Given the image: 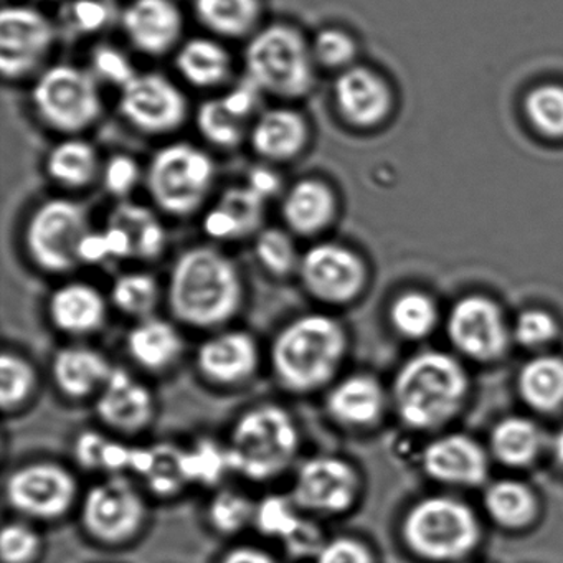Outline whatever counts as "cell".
I'll return each mask as SVG.
<instances>
[{
	"mask_svg": "<svg viewBox=\"0 0 563 563\" xmlns=\"http://www.w3.org/2000/svg\"><path fill=\"white\" fill-rule=\"evenodd\" d=\"M242 279L235 263L212 246H196L177 258L170 272L169 308L184 324L213 329L229 322L242 305Z\"/></svg>",
	"mask_w": 563,
	"mask_h": 563,
	"instance_id": "6da1fadb",
	"label": "cell"
},
{
	"mask_svg": "<svg viewBox=\"0 0 563 563\" xmlns=\"http://www.w3.org/2000/svg\"><path fill=\"white\" fill-rule=\"evenodd\" d=\"M345 347L344 329L331 316H301L273 341V374L286 390L309 394L334 377Z\"/></svg>",
	"mask_w": 563,
	"mask_h": 563,
	"instance_id": "7a4b0ae2",
	"label": "cell"
},
{
	"mask_svg": "<svg viewBox=\"0 0 563 563\" xmlns=\"http://www.w3.org/2000/svg\"><path fill=\"white\" fill-rule=\"evenodd\" d=\"M299 430L278 405L250 408L233 424L225 446L230 471L263 483L288 470L299 451Z\"/></svg>",
	"mask_w": 563,
	"mask_h": 563,
	"instance_id": "3957f363",
	"label": "cell"
},
{
	"mask_svg": "<svg viewBox=\"0 0 563 563\" xmlns=\"http://www.w3.org/2000/svg\"><path fill=\"white\" fill-rule=\"evenodd\" d=\"M466 390L456 361L428 352L408 362L395 380V401L410 427L434 428L453 417Z\"/></svg>",
	"mask_w": 563,
	"mask_h": 563,
	"instance_id": "277c9868",
	"label": "cell"
},
{
	"mask_svg": "<svg viewBox=\"0 0 563 563\" xmlns=\"http://www.w3.org/2000/svg\"><path fill=\"white\" fill-rule=\"evenodd\" d=\"M311 45L298 29L273 24L250 41L245 51L246 74L266 93L286 100L306 97L314 87Z\"/></svg>",
	"mask_w": 563,
	"mask_h": 563,
	"instance_id": "5b68a950",
	"label": "cell"
},
{
	"mask_svg": "<svg viewBox=\"0 0 563 563\" xmlns=\"http://www.w3.org/2000/svg\"><path fill=\"white\" fill-rule=\"evenodd\" d=\"M216 164L209 154L189 143L163 147L147 169V190L163 212L192 216L212 190Z\"/></svg>",
	"mask_w": 563,
	"mask_h": 563,
	"instance_id": "8992f818",
	"label": "cell"
},
{
	"mask_svg": "<svg viewBox=\"0 0 563 563\" xmlns=\"http://www.w3.org/2000/svg\"><path fill=\"white\" fill-rule=\"evenodd\" d=\"M404 536L411 552L430 562H456L477 543L473 514L456 500L434 497L413 507L405 520Z\"/></svg>",
	"mask_w": 563,
	"mask_h": 563,
	"instance_id": "52a82bcc",
	"label": "cell"
},
{
	"mask_svg": "<svg viewBox=\"0 0 563 563\" xmlns=\"http://www.w3.org/2000/svg\"><path fill=\"white\" fill-rule=\"evenodd\" d=\"M32 103L48 128L67 134L87 130L101 114L93 75L71 65L48 68L32 90Z\"/></svg>",
	"mask_w": 563,
	"mask_h": 563,
	"instance_id": "ba28073f",
	"label": "cell"
},
{
	"mask_svg": "<svg viewBox=\"0 0 563 563\" xmlns=\"http://www.w3.org/2000/svg\"><path fill=\"white\" fill-rule=\"evenodd\" d=\"M90 232L87 210L67 199L42 203L25 229L29 256L48 273H67L80 263L78 253Z\"/></svg>",
	"mask_w": 563,
	"mask_h": 563,
	"instance_id": "9c48e42d",
	"label": "cell"
},
{
	"mask_svg": "<svg viewBox=\"0 0 563 563\" xmlns=\"http://www.w3.org/2000/svg\"><path fill=\"white\" fill-rule=\"evenodd\" d=\"M146 516L143 497L123 474L91 486L81 503L85 530L103 543L126 542L140 532Z\"/></svg>",
	"mask_w": 563,
	"mask_h": 563,
	"instance_id": "30bf717a",
	"label": "cell"
},
{
	"mask_svg": "<svg viewBox=\"0 0 563 563\" xmlns=\"http://www.w3.org/2000/svg\"><path fill=\"white\" fill-rule=\"evenodd\" d=\"M9 506L34 519L52 520L67 514L78 496L74 474L52 461L25 464L5 484Z\"/></svg>",
	"mask_w": 563,
	"mask_h": 563,
	"instance_id": "8fae6325",
	"label": "cell"
},
{
	"mask_svg": "<svg viewBox=\"0 0 563 563\" xmlns=\"http://www.w3.org/2000/svg\"><path fill=\"white\" fill-rule=\"evenodd\" d=\"M120 110L141 133L169 134L187 120L189 103L183 91L159 74L137 75L123 88Z\"/></svg>",
	"mask_w": 563,
	"mask_h": 563,
	"instance_id": "7c38bea8",
	"label": "cell"
},
{
	"mask_svg": "<svg viewBox=\"0 0 563 563\" xmlns=\"http://www.w3.org/2000/svg\"><path fill=\"white\" fill-rule=\"evenodd\" d=\"M55 42L52 22L25 5L5 8L0 15V70L19 80L42 64Z\"/></svg>",
	"mask_w": 563,
	"mask_h": 563,
	"instance_id": "4fadbf2b",
	"label": "cell"
},
{
	"mask_svg": "<svg viewBox=\"0 0 563 563\" xmlns=\"http://www.w3.org/2000/svg\"><path fill=\"white\" fill-rule=\"evenodd\" d=\"M358 476L347 461L314 456L296 473L291 499L299 510L311 514H342L354 504Z\"/></svg>",
	"mask_w": 563,
	"mask_h": 563,
	"instance_id": "5bb4252c",
	"label": "cell"
},
{
	"mask_svg": "<svg viewBox=\"0 0 563 563\" xmlns=\"http://www.w3.org/2000/svg\"><path fill=\"white\" fill-rule=\"evenodd\" d=\"M298 272L309 295L329 305L352 301L365 282L361 258L338 243L311 246L299 262Z\"/></svg>",
	"mask_w": 563,
	"mask_h": 563,
	"instance_id": "9a60e30c",
	"label": "cell"
},
{
	"mask_svg": "<svg viewBox=\"0 0 563 563\" xmlns=\"http://www.w3.org/2000/svg\"><path fill=\"white\" fill-rule=\"evenodd\" d=\"M123 31L141 54L163 57L183 37V12L174 0H133L123 12Z\"/></svg>",
	"mask_w": 563,
	"mask_h": 563,
	"instance_id": "2e32d148",
	"label": "cell"
},
{
	"mask_svg": "<svg viewBox=\"0 0 563 563\" xmlns=\"http://www.w3.org/2000/svg\"><path fill=\"white\" fill-rule=\"evenodd\" d=\"M450 335L460 351L479 361L496 358L507 345V332L499 309L494 302L477 296L454 306Z\"/></svg>",
	"mask_w": 563,
	"mask_h": 563,
	"instance_id": "e0dca14e",
	"label": "cell"
},
{
	"mask_svg": "<svg viewBox=\"0 0 563 563\" xmlns=\"http://www.w3.org/2000/svg\"><path fill=\"white\" fill-rule=\"evenodd\" d=\"M97 413L113 430L136 433L153 420V394L130 372L113 367L107 384L98 391Z\"/></svg>",
	"mask_w": 563,
	"mask_h": 563,
	"instance_id": "ac0fdd59",
	"label": "cell"
},
{
	"mask_svg": "<svg viewBox=\"0 0 563 563\" xmlns=\"http://www.w3.org/2000/svg\"><path fill=\"white\" fill-rule=\"evenodd\" d=\"M341 117L355 128H374L387 118L391 95L387 84L365 67H351L334 84Z\"/></svg>",
	"mask_w": 563,
	"mask_h": 563,
	"instance_id": "d6986e66",
	"label": "cell"
},
{
	"mask_svg": "<svg viewBox=\"0 0 563 563\" xmlns=\"http://www.w3.org/2000/svg\"><path fill=\"white\" fill-rule=\"evenodd\" d=\"M255 339L243 331H223L200 345L197 365L213 384L236 385L249 380L258 367Z\"/></svg>",
	"mask_w": 563,
	"mask_h": 563,
	"instance_id": "ffe728a7",
	"label": "cell"
},
{
	"mask_svg": "<svg viewBox=\"0 0 563 563\" xmlns=\"http://www.w3.org/2000/svg\"><path fill=\"white\" fill-rule=\"evenodd\" d=\"M107 308L103 295L87 283L60 286L48 301L55 328L71 335L97 332L107 321Z\"/></svg>",
	"mask_w": 563,
	"mask_h": 563,
	"instance_id": "44dd1931",
	"label": "cell"
},
{
	"mask_svg": "<svg viewBox=\"0 0 563 563\" xmlns=\"http://www.w3.org/2000/svg\"><path fill=\"white\" fill-rule=\"evenodd\" d=\"M305 117L289 108L266 111L253 124L252 146L256 154L273 163L295 159L308 144Z\"/></svg>",
	"mask_w": 563,
	"mask_h": 563,
	"instance_id": "7402d4cb",
	"label": "cell"
},
{
	"mask_svg": "<svg viewBox=\"0 0 563 563\" xmlns=\"http://www.w3.org/2000/svg\"><path fill=\"white\" fill-rule=\"evenodd\" d=\"M424 467L434 479L467 486L483 483L487 473L483 450L473 440L460 434L431 443L424 453Z\"/></svg>",
	"mask_w": 563,
	"mask_h": 563,
	"instance_id": "603a6c76",
	"label": "cell"
},
{
	"mask_svg": "<svg viewBox=\"0 0 563 563\" xmlns=\"http://www.w3.org/2000/svg\"><path fill=\"white\" fill-rule=\"evenodd\" d=\"M282 213L286 225L296 235H318L328 229L334 219V192L322 180H299L286 194Z\"/></svg>",
	"mask_w": 563,
	"mask_h": 563,
	"instance_id": "cb8c5ba5",
	"label": "cell"
},
{
	"mask_svg": "<svg viewBox=\"0 0 563 563\" xmlns=\"http://www.w3.org/2000/svg\"><path fill=\"white\" fill-rule=\"evenodd\" d=\"M110 362L101 352L81 345L62 349L52 365L55 384L70 398H85L100 391L110 377Z\"/></svg>",
	"mask_w": 563,
	"mask_h": 563,
	"instance_id": "d4e9b609",
	"label": "cell"
},
{
	"mask_svg": "<svg viewBox=\"0 0 563 563\" xmlns=\"http://www.w3.org/2000/svg\"><path fill=\"white\" fill-rule=\"evenodd\" d=\"M126 347L137 365L161 372L176 364L184 351V339L169 321L151 316L131 329Z\"/></svg>",
	"mask_w": 563,
	"mask_h": 563,
	"instance_id": "484cf974",
	"label": "cell"
},
{
	"mask_svg": "<svg viewBox=\"0 0 563 563\" xmlns=\"http://www.w3.org/2000/svg\"><path fill=\"white\" fill-rule=\"evenodd\" d=\"M384 408L380 385L367 375H352L332 387L328 410L334 420L347 427L374 423Z\"/></svg>",
	"mask_w": 563,
	"mask_h": 563,
	"instance_id": "4316f807",
	"label": "cell"
},
{
	"mask_svg": "<svg viewBox=\"0 0 563 563\" xmlns=\"http://www.w3.org/2000/svg\"><path fill=\"white\" fill-rule=\"evenodd\" d=\"M177 70L197 88H216L232 75V57L219 42L196 37L180 47Z\"/></svg>",
	"mask_w": 563,
	"mask_h": 563,
	"instance_id": "83f0119b",
	"label": "cell"
},
{
	"mask_svg": "<svg viewBox=\"0 0 563 563\" xmlns=\"http://www.w3.org/2000/svg\"><path fill=\"white\" fill-rule=\"evenodd\" d=\"M194 12L203 27L223 38L252 34L262 18L260 0H194Z\"/></svg>",
	"mask_w": 563,
	"mask_h": 563,
	"instance_id": "f1b7e54d",
	"label": "cell"
},
{
	"mask_svg": "<svg viewBox=\"0 0 563 563\" xmlns=\"http://www.w3.org/2000/svg\"><path fill=\"white\" fill-rule=\"evenodd\" d=\"M47 173L55 183L68 189L87 187L100 173L97 150L87 141H64L48 154Z\"/></svg>",
	"mask_w": 563,
	"mask_h": 563,
	"instance_id": "f546056e",
	"label": "cell"
},
{
	"mask_svg": "<svg viewBox=\"0 0 563 563\" xmlns=\"http://www.w3.org/2000/svg\"><path fill=\"white\" fill-rule=\"evenodd\" d=\"M108 223L121 227L133 243L134 258L154 260L166 249L167 235L163 223L146 207L120 203Z\"/></svg>",
	"mask_w": 563,
	"mask_h": 563,
	"instance_id": "4dcf8cb0",
	"label": "cell"
},
{
	"mask_svg": "<svg viewBox=\"0 0 563 563\" xmlns=\"http://www.w3.org/2000/svg\"><path fill=\"white\" fill-rule=\"evenodd\" d=\"M520 394L537 410L552 411L563 404V361L539 357L526 365L519 377Z\"/></svg>",
	"mask_w": 563,
	"mask_h": 563,
	"instance_id": "1f68e13d",
	"label": "cell"
},
{
	"mask_svg": "<svg viewBox=\"0 0 563 563\" xmlns=\"http://www.w3.org/2000/svg\"><path fill=\"white\" fill-rule=\"evenodd\" d=\"M74 453L85 470L107 471L113 476L124 471L133 473L136 448L111 440L98 431H84L75 441Z\"/></svg>",
	"mask_w": 563,
	"mask_h": 563,
	"instance_id": "d6a6232c",
	"label": "cell"
},
{
	"mask_svg": "<svg viewBox=\"0 0 563 563\" xmlns=\"http://www.w3.org/2000/svg\"><path fill=\"white\" fill-rule=\"evenodd\" d=\"M540 446V434L532 421L523 418H507L497 424L493 433L496 456L510 466H522L536 457Z\"/></svg>",
	"mask_w": 563,
	"mask_h": 563,
	"instance_id": "836d02e7",
	"label": "cell"
},
{
	"mask_svg": "<svg viewBox=\"0 0 563 563\" xmlns=\"http://www.w3.org/2000/svg\"><path fill=\"white\" fill-rule=\"evenodd\" d=\"M110 296L114 308L124 314L146 319L153 316L159 301V285L147 273H124L114 279Z\"/></svg>",
	"mask_w": 563,
	"mask_h": 563,
	"instance_id": "e575fe53",
	"label": "cell"
},
{
	"mask_svg": "<svg viewBox=\"0 0 563 563\" xmlns=\"http://www.w3.org/2000/svg\"><path fill=\"white\" fill-rule=\"evenodd\" d=\"M486 506L490 516L504 527L517 529L532 519L536 503L532 494L522 484L500 481L487 490Z\"/></svg>",
	"mask_w": 563,
	"mask_h": 563,
	"instance_id": "d590c367",
	"label": "cell"
},
{
	"mask_svg": "<svg viewBox=\"0 0 563 563\" xmlns=\"http://www.w3.org/2000/svg\"><path fill=\"white\" fill-rule=\"evenodd\" d=\"M197 128L210 144L222 150L240 146L245 137V121L230 113L222 98L206 101L199 108Z\"/></svg>",
	"mask_w": 563,
	"mask_h": 563,
	"instance_id": "8d00e7d4",
	"label": "cell"
},
{
	"mask_svg": "<svg viewBox=\"0 0 563 563\" xmlns=\"http://www.w3.org/2000/svg\"><path fill=\"white\" fill-rule=\"evenodd\" d=\"M37 375L31 362L22 355L4 352L0 357V405L14 411L34 394Z\"/></svg>",
	"mask_w": 563,
	"mask_h": 563,
	"instance_id": "74e56055",
	"label": "cell"
},
{
	"mask_svg": "<svg viewBox=\"0 0 563 563\" xmlns=\"http://www.w3.org/2000/svg\"><path fill=\"white\" fill-rule=\"evenodd\" d=\"M184 473L187 483H200L213 486L230 471L225 446H219L216 441L200 440L196 446L184 450Z\"/></svg>",
	"mask_w": 563,
	"mask_h": 563,
	"instance_id": "f35d334b",
	"label": "cell"
},
{
	"mask_svg": "<svg viewBox=\"0 0 563 563\" xmlns=\"http://www.w3.org/2000/svg\"><path fill=\"white\" fill-rule=\"evenodd\" d=\"M255 255L263 268L275 276H288L299 268L301 262L291 235L282 229H265L258 232Z\"/></svg>",
	"mask_w": 563,
	"mask_h": 563,
	"instance_id": "ab89813d",
	"label": "cell"
},
{
	"mask_svg": "<svg viewBox=\"0 0 563 563\" xmlns=\"http://www.w3.org/2000/svg\"><path fill=\"white\" fill-rule=\"evenodd\" d=\"M256 504L236 490H220L212 500H210L209 516L213 529L220 533H236L245 529L249 523L255 520Z\"/></svg>",
	"mask_w": 563,
	"mask_h": 563,
	"instance_id": "60d3db41",
	"label": "cell"
},
{
	"mask_svg": "<svg viewBox=\"0 0 563 563\" xmlns=\"http://www.w3.org/2000/svg\"><path fill=\"white\" fill-rule=\"evenodd\" d=\"M184 448L174 444L154 446V464L144 479L151 493L157 496H174L186 486V473L183 464Z\"/></svg>",
	"mask_w": 563,
	"mask_h": 563,
	"instance_id": "b9f144b4",
	"label": "cell"
},
{
	"mask_svg": "<svg viewBox=\"0 0 563 563\" xmlns=\"http://www.w3.org/2000/svg\"><path fill=\"white\" fill-rule=\"evenodd\" d=\"M390 316L397 331L411 339L430 334L437 322L433 302L420 292L400 296L391 306Z\"/></svg>",
	"mask_w": 563,
	"mask_h": 563,
	"instance_id": "7bdbcfd3",
	"label": "cell"
},
{
	"mask_svg": "<svg viewBox=\"0 0 563 563\" xmlns=\"http://www.w3.org/2000/svg\"><path fill=\"white\" fill-rule=\"evenodd\" d=\"M298 510L291 497L288 499L283 496H268L256 504L253 523L265 536L276 537L285 542L301 523L302 517Z\"/></svg>",
	"mask_w": 563,
	"mask_h": 563,
	"instance_id": "ee69618b",
	"label": "cell"
},
{
	"mask_svg": "<svg viewBox=\"0 0 563 563\" xmlns=\"http://www.w3.org/2000/svg\"><path fill=\"white\" fill-rule=\"evenodd\" d=\"M530 123L549 137H563V87L545 85L527 98Z\"/></svg>",
	"mask_w": 563,
	"mask_h": 563,
	"instance_id": "f6af8a7d",
	"label": "cell"
},
{
	"mask_svg": "<svg viewBox=\"0 0 563 563\" xmlns=\"http://www.w3.org/2000/svg\"><path fill=\"white\" fill-rule=\"evenodd\" d=\"M217 206L222 207L239 227L242 239L258 232L265 217V199L253 192L249 186L230 187L220 197Z\"/></svg>",
	"mask_w": 563,
	"mask_h": 563,
	"instance_id": "bcb514c9",
	"label": "cell"
},
{
	"mask_svg": "<svg viewBox=\"0 0 563 563\" xmlns=\"http://www.w3.org/2000/svg\"><path fill=\"white\" fill-rule=\"evenodd\" d=\"M311 51L316 64L321 67L347 70L357 55V45L347 32L341 29H324L316 35Z\"/></svg>",
	"mask_w": 563,
	"mask_h": 563,
	"instance_id": "7dc6e473",
	"label": "cell"
},
{
	"mask_svg": "<svg viewBox=\"0 0 563 563\" xmlns=\"http://www.w3.org/2000/svg\"><path fill=\"white\" fill-rule=\"evenodd\" d=\"M42 539L32 527L12 522L2 529L0 555L4 563H31L41 552Z\"/></svg>",
	"mask_w": 563,
	"mask_h": 563,
	"instance_id": "c3c4849f",
	"label": "cell"
},
{
	"mask_svg": "<svg viewBox=\"0 0 563 563\" xmlns=\"http://www.w3.org/2000/svg\"><path fill=\"white\" fill-rule=\"evenodd\" d=\"M91 65H93V74L98 78L114 85V87L124 88L137 77L130 58L111 45H100L95 48Z\"/></svg>",
	"mask_w": 563,
	"mask_h": 563,
	"instance_id": "681fc988",
	"label": "cell"
},
{
	"mask_svg": "<svg viewBox=\"0 0 563 563\" xmlns=\"http://www.w3.org/2000/svg\"><path fill=\"white\" fill-rule=\"evenodd\" d=\"M101 176H103L104 189L111 196L123 199L136 189L141 179V167L134 157L117 154L104 164Z\"/></svg>",
	"mask_w": 563,
	"mask_h": 563,
	"instance_id": "f907efd6",
	"label": "cell"
},
{
	"mask_svg": "<svg viewBox=\"0 0 563 563\" xmlns=\"http://www.w3.org/2000/svg\"><path fill=\"white\" fill-rule=\"evenodd\" d=\"M110 11L101 0H75L68 8V22L80 34H95L104 27Z\"/></svg>",
	"mask_w": 563,
	"mask_h": 563,
	"instance_id": "816d5d0a",
	"label": "cell"
},
{
	"mask_svg": "<svg viewBox=\"0 0 563 563\" xmlns=\"http://www.w3.org/2000/svg\"><path fill=\"white\" fill-rule=\"evenodd\" d=\"M516 335L520 344L536 347L545 344L555 335V322L545 312L527 311L517 321Z\"/></svg>",
	"mask_w": 563,
	"mask_h": 563,
	"instance_id": "f5cc1de1",
	"label": "cell"
},
{
	"mask_svg": "<svg viewBox=\"0 0 563 563\" xmlns=\"http://www.w3.org/2000/svg\"><path fill=\"white\" fill-rule=\"evenodd\" d=\"M316 563H374V559L364 543L341 537L324 543Z\"/></svg>",
	"mask_w": 563,
	"mask_h": 563,
	"instance_id": "db71d44e",
	"label": "cell"
},
{
	"mask_svg": "<svg viewBox=\"0 0 563 563\" xmlns=\"http://www.w3.org/2000/svg\"><path fill=\"white\" fill-rule=\"evenodd\" d=\"M324 543L321 530L309 519H302L295 533L285 540L286 549L295 556H318Z\"/></svg>",
	"mask_w": 563,
	"mask_h": 563,
	"instance_id": "11a10c76",
	"label": "cell"
},
{
	"mask_svg": "<svg viewBox=\"0 0 563 563\" xmlns=\"http://www.w3.org/2000/svg\"><path fill=\"white\" fill-rule=\"evenodd\" d=\"M260 91H262V88L249 78V80L229 91L225 97H222V101L230 113L235 114L236 118L246 123V120L255 113L256 107H258Z\"/></svg>",
	"mask_w": 563,
	"mask_h": 563,
	"instance_id": "9f6ffc18",
	"label": "cell"
},
{
	"mask_svg": "<svg viewBox=\"0 0 563 563\" xmlns=\"http://www.w3.org/2000/svg\"><path fill=\"white\" fill-rule=\"evenodd\" d=\"M203 230L207 235L213 240H240L239 227L233 222L232 217L222 209V207L216 206L206 219H203Z\"/></svg>",
	"mask_w": 563,
	"mask_h": 563,
	"instance_id": "6f0895ef",
	"label": "cell"
},
{
	"mask_svg": "<svg viewBox=\"0 0 563 563\" xmlns=\"http://www.w3.org/2000/svg\"><path fill=\"white\" fill-rule=\"evenodd\" d=\"M249 187L266 200L279 192L282 177L268 167H255V169L250 170Z\"/></svg>",
	"mask_w": 563,
	"mask_h": 563,
	"instance_id": "680465c9",
	"label": "cell"
},
{
	"mask_svg": "<svg viewBox=\"0 0 563 563\" xmlns=\"http://www.w3.org/2000/svg\"><path fill=\"white\" fill-rule=\"evenodd\" d=\"M78 258H80V263H88V265H97V263L111 258L104 232H91L90 230L81 242Z\"/></svg>",
	"mask_w": 563,
	"mask_h": 563,
	"instance_id": "91938a15",
	"label": "cell"
},
{
	"mask_svg": "<svg viewBox=\"0 0 563 563\" xmlns=\"http://www.w3.org/2000/svg\"><path fill=\"white\" fill-rule=\"evenodd\" d=\"M222 563H276L269 553L265 550L255 549V547H240L227 553Z\"/></svg>",
	"mask_w": 563,
	"mask_h": 563,
	"instance_id": "94428289",
	"label": "cell"
},
{
	"mask_svg": "<svg viewBox=\"0 0 563 563\" xmlns=\"http://www.w3.org/2000/svg\"><path fill=\"white\" fill-rule=\"evenodd\" d=\"M555 453L556 456H559V460L563 463V431L559 434V437H556Z\"/></svg>",
	"mask_w": 563,
	"mask_h": 563,
	"instance_id": "6125c7cd",
	"label": "cell"
}]
</instances>
